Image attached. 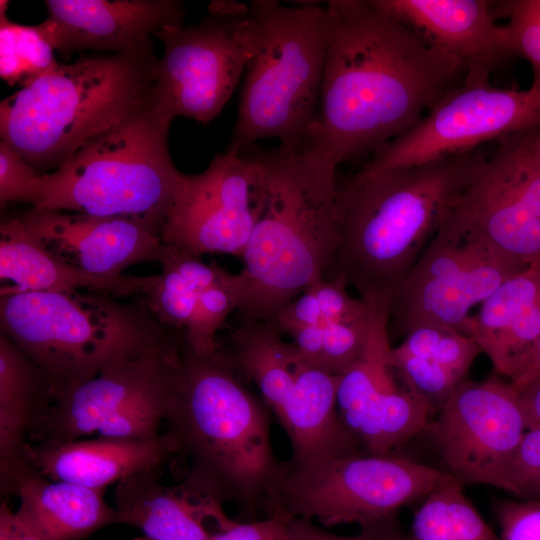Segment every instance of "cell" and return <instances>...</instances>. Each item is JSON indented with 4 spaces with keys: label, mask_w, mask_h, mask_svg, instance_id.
I'll list each match as a JSON object with an SVG mask.
<instances>
[{
    "label": "cell",
    "mask_w": 540,
    "mask_h": 540,
    "mask_svg": "<svg viewBox=\"0 0 540 540\" xmlns=\"http://www.w3.org/2000/svg\"><path fill=\"white\" fill-rule=\"evenodd\" d=\"M253 45L226 152L239 154L265 138L298 152L318 110L327 45L325 5L249 4Z\"/></svg>",
    "instance_id": "8992f818"
},
{
    "label": "cell",
    "mask_w": 540,
    "mask_h": 540,
    "mask_svg": "<svg viewBox=\"0 0 540 540\" xmlns=\"http://www.w3.org/2000/svg\"><path fill=\"white\" fill-rule=\"evenodd\" d=\"M452 478L444 470L391 454L288 461L280 463L262 507L268 516L283 519L363 526L398 514Z\"/></svg>",
    "instance_id": "30bf717a"
},
{
    "label": "cell",
    "mask_w": 540,
    "mask_h": 540,
    "mask_svg": "<svg viewBox=\"0 0 540 540\" xmlns=\"http://www.w3.org/2000/svg\"><path fill=\"white\" fill-rule=\"evenodd\" d=\"M149 314L143 304H122L90 291H26L0 298L1 333L42 371L53 401L96 376Z\"/></svg>",
    "instance_id": "9c48e42d"
},
{
    "label": "cell",
    "mask_w": 540,
    "mask_h": 540,
    "mask_svg": "<svg viewBox=\"0 0 540 540\" xmlns=\"http://www.w3.org/2000/svg\"><path fill=\"white\" fill-rule=\"evenodd\" d=\"M48 17L38 25L54 50H152L151 36L182 25L185 11L175 0H47Z\"/></svg>",
    "instance_id": "d6986e66"
},
{
    "label": "cell",
    "mask_w": 540,
    "mask_h": 540,
    "mask_svg": "<svg viewBox=\"0 0 540 540\" xmlns=\"http://www.w3.org/2000/svg\"><path fill=\"white\" fill-rule=\"evenodd\" d=\"M527 266L446 217L401 284L390 321L404 334L421 326L461 331L475 305Z\"/></svg>",
    "instance_id": "7c38bea8"
},
{
    "label": "cell",
    "mask_w": 540,
    "mask_h": 540,
    "mask_svg": "<svg viewBox=\"0 0 540 540\" xmlns=\"http://www.w3.org/2000/svg\"><path fill=\"white\" fill-rule=\"evenodd\" d=\"M423 41L457 60L464 82L490 83L491 73L518 57L507 25L495 22L485 0H371Z\"/></svg>",
    "instance_id": "ac0fdd59"
},
{
    "label": "cell",
    "mask_w": 540,
    "mask_h": 540,
    "mask_svg": "<svg viewBox=\"0 0 540 540\" xmlns=\"http://www.w3.org/2000/svg\"><path fill=\"white\" fill-rule=\"evenodd\" d=\"M19 218L48 251L98 276H119L143 262L160 264L166 253L160 235L129 219L36 207Z\"/></svg>",
    "instance_id": "e0dca14e"
},
{
    "label": "cell",
    "mask_w": 540,
    "mask_h": 540,
    "mask_svg": "<svg viewBox=\"0 0 540 540\" xmlns=\"http://www.w3.org/2000/svg\"><path fill=\"white\" fill-rule=\"evenodd\" d=\"M41 174L24 157L0 141V202L31 204L39 187Z\"/></svg>",
    "instance_id": "836d02e7"
},
{
    "label": "cell",
    "mask_w": 540,
    "mask_h": 540,
    "mask_svg": "<svg viewBox=\"0 0 540 540\" xmlns=\"http://www.w3.org/2000/svg\"><path fill=\"white\" fill-rule=\"evenodd\" d=\"M162 271L154 275L142 295L143 305L161 324L185 330L194 313L199 294L214 283L224 269L206 264L199 256L166 245L160 262Z\"/></svg>",
    "instance_id": "4316f807"
},
{
    "label": "cell",
    "mask_w": 540,
    "mask_h": 540,
    "mask_svg": "<svg viewBox=\"0 0 540 540\" xmlns=\"http://www.w3.org/2000/svg\"><path fill=\"white\" fill-rule=\"evenodd\" d=\"M447 219L527 264L540 258V218L498 146L456 200Z\"/></svg>",
    "instance_id": "ffe728a7"
},
{
    "label": "cell",
    "mask_w": 540,
    "mask_h": 540,
    "mask_svg": "<svg viewBox=\"0 0 540 540\" xmlns=\"http://www.w3.org/2000/svg\"><path fill=\"white\" fill-rule=\"evenodd\" d=\"M244 292L242 272L233 274L225 270L199 294L194 313L184 330L185 341L191 350L206 354L218 348L216 334L227 317L238 310Z\"/></svg>",
    "instance_id": "4dcf8cb0"
},
{
    "label": "cell",
    "mask_w": 540,
    "mask_h": 540,
    "mask_svg": "<svg viewBox=\"0 0 540 540\" xmlns=\"http://www.w3.org/2000/svg\"><path fill=\"white\" fill-rule=\"evenodd\" d=\"M264 198L242 254V322L273 323L278 313L324 279L335 245L331 205L307 182L295 151L260 150Z\"/></svg>",
    "instance_id": "52a82bcc"
},
{
    "label": "cell",
    "mask_w": 540,
    "mask_h": 540,
    "mask_svg": "<svg viewBox=\"0 0 540 540\" xmlns=\"http://www.w3.org/2000/svg\"><path fill=\"white\" fill-rule=\"evenodd\" d=\"M389 320V311L377 312L363 352L340 375L337 389L344 426L375 455L391 454L423 431L432 412L428 402L395 380Z\"/></svg>",
    "instance_id": "2e32d148"
},
{
    "label": "cell",
    "mask_w": 540,
    "mask_h": 540,
    "mask_svg": "<svg viewBox=\"0 0 540 540\" xmlns=\"http://www.w3.org/2000/svg\"><path fill=\"white\" fill-rule=\"evenodd\" d=\"M171 457L163 433L155 440L100 436L51 445L28 443L26 448L27 462L40 476L96 489L158 469Z\"/></svg>",
    "instance_id": "7402d4cb"
},
{
    "label": "cell",
    "mask_w": 540,
    "mask_h": 540,
    "mask_svg": "<svg viewBox=\"0 0 540 540\" xmlns=\"http://www.w3.org/2000/svg\"><path fill=\"white\" fill-rule=\"evenodd\" d=\"M538 151H539V155H540V136H539V141H538Z\"/></svg>",
    "instance_id": "b9f144b4"
},
{
    "label": "cell",
    "mask_w": 540,
    "mask_h": 540,
    "mask_svg": "<svg viewBox=\"0 0 540 540\" xmlns=\"http://www.w3.org/2000/svg\"><path fill=\"white\" fill-rule=\"evenodd\" d=\"M536 127H540V90L463 82L416 126L372 153L361 170L377 173L465 153Z\"/></svg>",
    "instance_id": "4fadbf2b"
},
{
    "label": "cell",
    "mask_w": 540,
    "mask_h": 540,
    "mask_svg": "<svg viewBox=\"0 0 540 540\" xmlns=\"http://www.w3.org/2000/svg\"><path fill=\"white\" fill-rule=\"evenodd\" d=\"M183 339L184 331L150 314L96 376L49 405L32 428L29 443L59 444L92 433L158 439L177 384Z\"/></svg>",
    "instance_id": "ba28073f"
},
{
    "label": "cell",
    "mask_w": 540,
    "mask_h": 540,
    "mask_svg": "<svg viewBox=\"0 0 540 540\" xmlns=\"http://www.w3.org/2000/svg\"><path fill=\"white\" fill-rule=\"evenodd\" d=\"M229 351L198 354L185 341L163 433L188 462L181 483L196 497L245 511L263 503L278 473L267 413L244 387Z\"/></svg>",
    "instance_id": "3957f363"
},
{
    "label": "cell",
    "mask_w": 540,
    "mask_h": 540,
    "mask_svg": "<svg viewBox=\"0 0 540 540\" xmlns=\"http://www.w3.org/2000/svg\"><path fill=\"white\" fill-rule=\"evenodd\" d=\"M487 159L476 148L337 181L335 245L324 279H341L371 306L391 310L401 284Z\"/></svg>",
    "instance_id": "7a4b0ae2"
},
{
    "label": "cell",
    "mask_w": 540,
    "mask_h": 540,
    "mask_svg": "<svg viewBox=\"0 0 540 540\" xmlns=\"http://www.w3.org/2000/svg\"><path fill=\"white\" fill-rule=\"evenodd\" d=\"M158 469L134 474L115 490L119 523L140 529L150 540H212L203 524L205 503L182 484L159 480Z\"/></svg>",
    "instance_id": "484cf974"
},
{
    "label": "cell",
    "mask_w": 540,
    "mask_h": 540,
    "mask_svg": "<svg viewBox=\"0 0 540 540\" xmlns=\"http://www.w3.org/2000/svg\"><path fill=\"white\" fill-rule=\"evenodd\" d=\"M153 277L91 274L44 248L27 231L19 217L1 222L0 279L12 284L1 287V296L26 291H90L122 297L143 295Z\"/></svg>",
    "instance_id": "603a6c76"
},
{
    "label": "cell",
    "mask_w": 540,
    "mask_h": 540,
    "mask_svg": "<svg viewBox=\"0 0 540 540\" xmlns=\"http://www.w3.org/2000/svg\"><path fill=\"white\" fill-rule=\"evenodd\" d=\"M155 36L157 59L153 103L172 117L208 124L232 96L252 52L249 4L213 1L209 17L191 26L167 25Z\"/></svg>",
    "instance_id": "8fae6325"
},
{
    "label": "cell",
    "mask_w": 540,
    "mask_h": 540,
    "mask_svg": "<svg viewBox=\"0 0 540 540\" xmlns=\"http://www.w3.org/2000/svg\"><path fill=\"white\" fill-rule=\"evenodd\" d=\"M152 50L58 63L0 103V135L40 174L152 100Z\"/></svg>",
    "instance_id": "277c9868"
},
{
    "label": "cell",
    "mask_w": 540,
    "mask_h": 540,
    "mask_svg": "<svg viewBox=\"0 0 540 540\" xmlns=\"http://www.w3.org/2000/svg\"><path fill=\"white\" fill-rule=\"evenodd\" d=\"M317 114L296 152L313 188L332 199L344 161L416 126L465 69L372 1L331 0Z\"/></svg>",
    "instance_id": "6da1fadb"
},
{
    "label": "cell",
    "mask_w": 540,
    "mask_h": 540,
    "mask_svg": "<svg viewBox=\"0 0 540 540\" xmlns=\"http://www.w3.org/2000/svg\"><path fill=\"white\" fill-rule=\"evenodd\" d=\"M7 1L0 2V75L21 86L58 64L54 48L38 25L16 24L6 17Z\"/></svg>",
    "instance_id": "f546056e"
},
{
    "label": "cell",
    "mask_w": 540,
    "mask_h": 540,
    "mask_svg": "<svg viewBox=\"0 0 540 540\" xmlns=\"http://www.w3.org/2000/svg\"><path fill=\"white\" fill-rule=\"evenodd\" d=\"M264 198L260 150L224 152L207 169L187 175L161 238L165 245L190 254L242 256Z\"/></svg>",
    "instance_id": "5bb4252c"
},
{
    "label": "cell",
    "mask_w": 540,
    "mask_h": 540,
    "mask_svg": "<svg viewBox=\"0 0 540 540\" xmlns=\"http://www.w3.org/2000/svg\"><path fill=\"white\" fill-rule=\"evenodd\" d=\"M289 540H409L398 514L360 526V532L343 536L317 527L312 521L298 518L284 519Z\"/></svg>",
    "instance_id": "e575fe53"
},
{
    "label": "cell",
    "mask_w": 540,
    "mask_h": 540,
    "mask_svg": "<svg viewBox=\"0 0 540 540\" xmlns=\"http://www.w3.org/2000/svg\"><path fill=\"white\" fill-rule=\"evenodd\" d=\"M42 371L0 333V487L14 495L22 478L34 472L26 458L29 435L52 403Z\"/></svg>",
    "instance_id": "cb8c5ba5"
},
{
    "label": "cell",
    "mask_w": 540,
    "mask_h": 540,
    "mask_svg": "<svg viewBox=\"0 0 540 540\" xmlns=\"http://www.w3.org/2000/svg\"><path fill=\"white\" fill-rule=\"evenodd\" d=\"M394 349L418 368L457 385L467 380L474 360L481 353L467 334L438 326L410 330Z\"/></svg>",
    "instance_id": "f1b7e54d"
},
{
    "label": "cell",
    "mask_w": 540,
    "mask_h": 540,
    "mask_svg": "<svg viewBox=\"0 0 540 540\" xmlns=\"http://www.w3.org/2000/svg\"><path fill=\"white\" fill-rule=\"evenodd\" d=\"M134 540H150V539H148L147 537L143 536V537L136 538V539H134Z\"/></svg>",
    "instance_id": "60d3db41"
},
{
    "label": "cell",
    "mask_w": 540,
    "mask_h": 540,
    "mask_svg": "<svg viewBox=\"0 0 540 540\" xmlns=\"http://www.w3.org/2000/svg\"><path fill=\"white\" fill-rule=\"evenodd\" d=\"M510 380L528 366L540 338V258L502 283L461 328Z\"/></svg>",
    "instance_id": "44dd1931"
},
{
    "label": "cell",
    "mask_w": 540,
    "mask_h": 540,
    "mask_svg": "<svg viewBox=\"0 0 540 540\" xmlns=\"http://www.w3.org/2000/svg\"><path fill=\"white\" fill-rule=\"evenodd\" d=\"M207 517L214 519L220 531L212 540H289L286 522L283 518L270 515L256 522L241 523L229 519L222 510V504L209 502Z\"/></svg>",
    "instance_id": "8d00e7d4"
},
{
    "label": "cell",
    "mask_w": 540,
    "mask_h": 540,
    "mask_svg": "<svg viewBox=\"0 0 540 540\" xmlns=\"http://www.w3.org/2000/svg\"><path fill=\"white\" fill-rule=\"evenodd\" d=\"M452 478L430 491L413 515L409 540H502Z\"/></svg>",
    "instance_id": "83f0119b"
},
{
    "label": "cell",
    "mask_w": 540,
    "mask_h": 540,
    "mask_svg": "<svg viewBox=\"0 0 540 540\" xmlns=\"http://www.w3.org/2000/svg\"><path fill=\"white\" fill-rule=\"evenodd\" d=\"M438 412L431 433L445 472L464 484L507 492L509 468L527 430L510 383L495 376L467 379Z\"/></svg>",
    "instance_id": "9a60e30c"
},
{
    "label": "cell",
    "mask_w": 540,
    "mask_h": 540,
    "mask_svg": "<svg viewBox=\"0 0 540 540\" xmlns=\"http://www.w3.org/2000/svg\"><path fill=\"white\" fill-rule=\"evenodd\" d=\"M105 489L54 481L32 472L17 484L18 519L42 540H81L119 523Z\"/></svg>",
    "instance_id": "d4e9b609"
},
{
    "label": "cell",
    "mask_w": 540,
    "mask_h": 540,
    "mask_svg": "<svg viewBox=\"0 0 540 540\" xmlns=\"http://www.w3.org/2000/svg\"><path fill=\"white\" fill-rule=\"evenodd\" d=\"M538 377H540V338L526 369L509 383L516 392H519Z\"/></svg>",
    "instance_id": "ab89813d"
},
{
    "label": "cell",
    "mask_w": 540,
    "mask_h": 540,
    "mask_svg": "<svg viewBox=\"0 0 540 540\" xmlns=\"http://www.w3.org/2000/svg\"><path fill=\"white\" fill-rule=\"evenodd\" d=\"M518 393L526 428L540 426V377L526 385Z\"/></svg>",
    "instance_id": "f35d334b"
},
{
    "label": "cell",
    "mask_w": 540,
    "mask_h": 540,
    "mask_svg": "<svg viewBox=\"0 0 540 540\" xmlns=\"http://www.w3.org/2000/svg\"><path fill=\"white\" fill-rule=\"evenodd\" d=\"M172 121L151 100L41 174L32 207L129 219L161 237L187 178L170 156Z\"/></svg>",
    "instance_id": "5b68a950"
},
{
    "label": "cell",
    "mask_w": 540,
    "mask_h": 540,
    "mask_svg": "<svg viewBox=\"0 0 540 540\" xmlns=\"http://www.w3.org/2000/svg\"><path fill=\"white\" fill-rule=\"evenodd\" d=\"M492 510L502 540H540V502L500 499Z\"/></svg>",
    "instance_id": "d590c367"
},
{
    "label": "cell",
    "mask_w": 540,
    "mask_h": 540,
    "mask_svg": "<svg viewBox=\"0 0 540 540\" xmlns=\"http://www.w3.org/2000/svg\"><path fill=\"white\" fill-rule=\"evenodd\" d=\"M0 540H42L30 531L6 502L0 506Z\"/></svg>",
    "instance_id": "74e56055"
},
{
    "label": "cell",
    "mask_w": 540,
    "mask_h": 540,
    "mask_svg": "<svg viewBox=\"0 0 540 540\" xmlns=\"http://www.w3.org/2000/svg\"><path fill=\"white\" fill-rule=\"evenodd\" d=\"M507 492L540 502V426L527 429L511 462Z\"/></svg>",
    "instance_id": "d6a6232c"
},
{
    "label": "cell",
    "mask_w": 540,
    "mask_h": 540,
    "mask_svg": "<svg viewBox=\"0 0 540 540\" xmlns=\"http://www.w3.org/2000/svg\"><path fill=\"white\" fill-rule=\"evenodd\" d=\"M498 12L509 17L506 24L518 57L532 67L531 87L540 90V0L501 1Z\"/></svg>",
    "instance_id": "1f68e13d"
}]
</instances>
